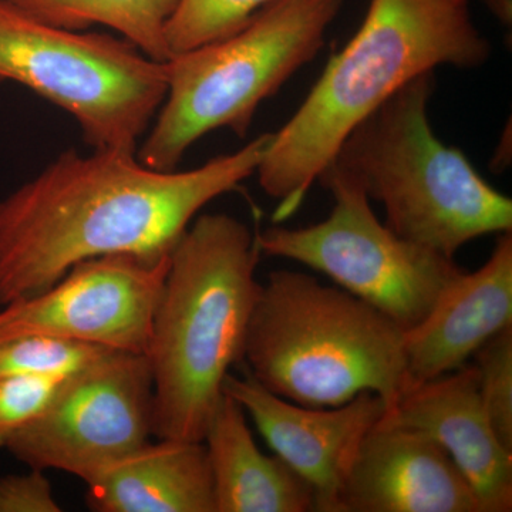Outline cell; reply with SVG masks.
<instances>
[{"instance_id":"cell-21","label":"cell","mask_w":512,"mask_h":512,"mask_svg":"<svg viewBox=\"0 0 512 512\" xmlns=\"http://www.w3.org/2000/svg\"><path fill=\"white\" fill-rule=\"evenodd\" d=\"M66 377L0 375V448L40 416Z\"/></svg>"},{"instance_id":"cell-3","label":"cell","mask_w":512,"mask_h":512,"mask_svg":"<svg viewBox=\"0 0 512 512\" xmlns=\"http://www.w3.org/2000/svg\"><path fill=\"white\" fill-rule=\"evenodd\" d=\"M256 234L228 214H202L178 239L146 355L153 437L202 441L232 366L244 359L259 284Z\"/></svg>"},{"instance_id":"cell-20","label":"cell","mask_w":512,"mask_h":512,"mask_svg":"<svg viewBox=\"0 0 512 512\" xmlns=\"http://www.w3.org/2000/svg\"><path fill=\"white\" fill-rule=\"evenodd\" d=\"M478 392L495 436L512 451V326L477 350Z\"/></svg>"},{"instance_id":"cell-17","label":"cell","mask_w":512,"mask_h":512,"mask_svg":"<svg viewBox=\"0 0 512 512\" xmlns=\"http://www.w3.org/2000/svg\"><path fill=\"white\" fill-rule=\"evenodd\" d=\"M45 22L69 30L106 26L133 43L138 50L167 62L171 57L165 28L178 0H6Z\"/></svg>"},{"instance_id":"cell-5","label":"cell","mask_w":512,"mask_h":512,"mask_svg":"<svg viewBox=\"0 0 512 512\" xmlns=\"http://www.w3.org/2000/svg\"><path fill=\"white\" fill-rule=\"evenodd\" d=\"M434 90V72L404 84L350 131L332 164L383 205L394 234L454 259L474 239L511 232L512 201L436 137Z\"/></svg>"},{"instance_id":"cell-24","label":"cell","mask_w":512,"mask_h":512,"mask_svg":"<svg viewBox=\"0 0 512 512\" xmlns=\"http://www.w3.org/2000/svg\"><path fill=\"white\" fill-rule=\"evenodd\" d=\"M484 3L498 19L511 23V0H484Z\"/></svg>"},{"instance_id":"cell-16","label":"cell","mask_w":512,"mask_h":512,"mask_svg":"<svg viewBox=\"0 0 512 512\" xmlns=\"http://www.w3.org/2000/svg\"><path fill=\"white\" fill-rule=\"evenodd\" d=\"M215 512L315 511L311 487L282 458L256 446L247 413L222 394L204 434Z\"/></svg>"},{"instance_id":"cell-10","label":"cell","mask_w":512,"mask_h":512,"mask_svg":"<svg viewBox=\"0 0 512 512\" xmlns=\"http://www.w3.org/2000/svg\"><path fill=\"white\" fill-rule=\"evenodd\" d=\"M170 255L79 262L45 291L0 306V343L47 335L144 355Z\"/></svg>"},{"instance_id":"cell-11","label":"cell","mask_w":512,"mask_h":512,"mask_svg":"<svg viewBox=\"0 0 512 512\" xmlns=\"http://www.w3.org/2000/svg\"><path fill=\"white\" fill-rule=\"evenodd\" d=\"M224 392L241 404L274 454L311 487L315 511L338 512L339 495L363 439L387 412L375 393L338 407L302 406L266 390L245 372Z\"/></svg>"},{"instance_id":"cell-7","label":"cell","mask_w":512,"mask_h":512,"mask_svg":"<svg viewBox=\"0 0 512 512\" xmlns=\"http://www.w3.org/2000/svg\"><path fill=\"white\" fill-rule=\"evenodd\" d=\"M3 83L66 111L93 150L137 153L167 94V66L121 36L57 28L0 0Z\"/></svg>"},{"instance_id":"cell-14","label":"cell","mask_w":512,"mask_h":512,"mask_svg":"<svg viewBox=\"0 0 512 512\" xmlns=\"http://www.w3.org/2000/svg\"><path fill=\"white\" fill-rule=\"evenodd\" d=\"M512 326V234H498L490 258L460 275L419 325L404 330L406 389L464 366Z\"/></svg>"},{"instance_id":"cell-1","label":"cell","mask_w":512,"mask_h":512,"mask_svg":"<svg viewBox=\"0 0 512 512\" xmlns=\"http://www.w3.org/2000/svg\"><path fill=\"white\" fill-rule=\"evenodd\" d=\"M271 136L188 171L154 170L128 151H64L0 198V306L87 259L170 254L205 205L255 174Z\"/></svg>"},{"instance_id":"cell-2","label":"cell","mask_w":512,"mask_h":512,"mask_svg":"<svg viewBox=\"0 0 512 512\" xmlns=\"http://www.w3.org/2000/svg\"><path fill=\"white\" fill-rule=\"evenodd\" d=\"M491 52L471 0H370L356 35L272 133L256 168L262 190L278 201L275 224L301 208L350 131L404 84L440 66L477 69Z\"/></svg>"},{"instance_id":"cell-15","label":"cell","mask_w":512,"mask_h":512,"mask_svg":"<svg viewBox=\"0 0 512 512\" xmlns=\"http://www.w3.org/2000/svg\"><path fill=\"white\" fill-rule=\"evenodd\" d=\"M86 485L94 512H215L204 441H147Z\"/></svg>"},{"instance_id":"cell-12","label":"cell","mask_w":512,"mask_h":512,"mask_svg":"<svg viewBox=\"0 0 512 512\" xmlns=\"http://www.w3.org/2000/svg\"><path fill=\"white\" fill-rule=\"evenodd\" d=\"M338 512H481V507L440 444L380 419L357 450Z\"/></svg>"},{"instance_id":"cell-18","label":"cell","mask_w":512,"mask_h":512,"mask_svg":"<svg viewBox=\"0 0 512 512\" xmlns=\"http://www.w3.org/2000/svg\"><path fill=\"white\" fill-rule=\"evenodd\" d=\"M272 0H178L165 28L171 56L237 32Z\"/></svg>"},{"instance_id":"cell-8","label":"cell","mask_w":512,"mask_h":512,"mask_svg":"<svg viewBox=\"0 0 512 512\" xmlns=\"http://www.w3.org/2000/svg\"><path fill=\"white\" fill-rule=\"evenodd\" d=\"M318 181L335 201L329 217L311 227L256 232L262 254L322 272L403 330L419 325L463 269L394 234L376 217L359 181L338 165L330 163Z\"/></svg>"},{"instance_id":"cell-19","label":"cell","mask_w":512,"mask_h":512,"mask_svg":"<svg viewBox=\"0 0 512 512\" xmlns=\"http://www.w3.org/2000/svg\"><path fill=\"white\" fill-rule=\"evenodd\" d=\"M110 350L55 336H20L0 343V375L67 377Z\"/></svg>"},{"instance_id":"cell-9","label":"cell","mask_w":512,"mask_h":512,"mask_svg":"<svg viewBox=\"0 0 512 512\" xmlns=\"http://www.w3.org/2000/svg\"><path fill=\"white\" fill-rule=\"evenodd\" d=\"M153 437L146 355L110 350L67 376L55 399L5 450L28 468L89 484Z\"/></svg>"},{"instance_id":"cell-22","label":"cell","mask_w":512,"mask_h":512,"mask_svg":"<svg viewBox=\"0 0 512 512\" xmlns=\"http://www.w3.org/2000/svg\"><path fill=\"white\" fill-rule=\"evenodd\" d=\"M46 471L29 468L25 474L0 477V512H60Z\"/></svg>"},{"instance_id":"cell-6","label":"cell","mask_w":512,"mask_h":512,"mask_svg":"<svg viewBox=\"0 0 512 512\" xmlns=\"http://www.w3.org/2000/svg\"><path fill=\"white\" fill-rule=\"evenodd\" d=\"M342 6L343 0H272L232 35L171 56L167 94L138 160L174 171L211 131L247 136L262 101L319 55Z\"/></svg>"},{"instance_id":"cell-13","label":"cell","mask_w":512,"mask_h":512,"mask_svg":"<svg viewBox=\"0 0 512 512\" xmlns=\"http://www.w3.org/2000/svg\"><path fill=\"white\" fill-rule=\"evenodd\" d=\"M427 434L467 478L481 512L512 510V451L495 436L485 414L476 366L417 384L382 417Z\"/></svg>"},{"instance_id":"cell-23","label":"cell","mask_w":512,"mask_h":512,"mask_svg":"<svg viewBox=\"0 0 512 512\" xmlns=\"http://www.w3.org/2000/svg\"><path fill=\"white\" fill-rule=\"evenodd\" d=\"M510 130V128H508ZM508 130L504 131V136L501 138L500 146H498L497 151H495L494 158L491 160V168L497 171H504L507 168V165H510V158H507V153L511 154V150L507 151V144L511 143L510 134L507 133Z\"/></svg>"},{"instance_id":"cell-4","label":"cell","mask_w":512,"mask_h":512,"mask_svg":"<svg viewBox=\"0 0 512 512\" xmlns=\"http://www.w3.org/2000/svg\"><path fill=\"white\" fill-rule=\"evenodd\" d=\"M242 362L269 392L318 409L375 393L390 410L406 389L397 323L342 288L285 269L259 286Z\"/></svg>"}]
</instances>
